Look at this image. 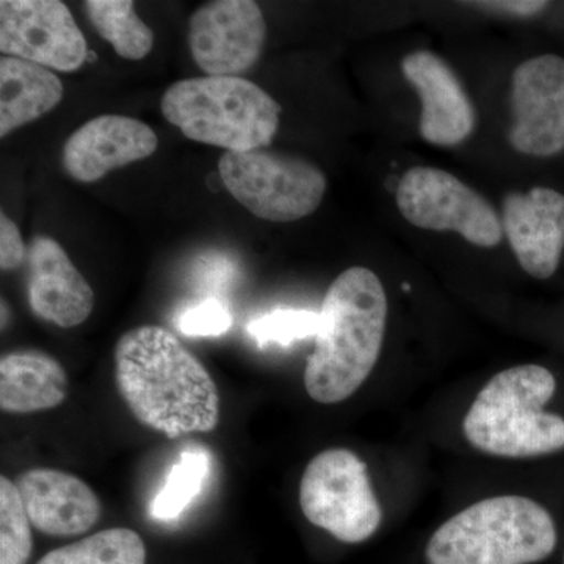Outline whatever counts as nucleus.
Wrapping results in <instances>:
<instances>
[{"mask_svg": "<svg viewBox=\"0 0 564 564\" xmlns=\"http://www.w3.org/2000/svg\"><path fill=\"white\" fill-rule=\"evenodd\" d=\"M477 6L485 7L488 10L503 11V13L514 14V17H533L540 13L547 2H534V0H511V2H480Z\"/></svg>", "mask_w": 564, "mask_h": 564, "instance_id": "26", "label": "nucleus"}, {"mask_svg": "<svg viewBox=\"0 0 564 564\" xmlns=\"http://www.w3.org/2000/svg\"><path fill=\"white\" fill-rule=\"evenodd\" d=\"M510 143L533 158H551L564 150V58L540 55L513 73Z\"/></svg>", "mask_w": 564, "mask_h": 564, "instance_id": "11", "label": "nucleus"}, {"mask_svg": "<svg viewBox=\"0 0 564 564\" xmlns=\"http://www.w3.org/2000/svg\"><path fill=\"white\" fill-rule=\"evenodd\" d=\"M32 525L50 536L87 533L98 524L102 505L90 486L76 475L40 467L14 481Z\"/></svg>", "mask_w": 564, "mask_h": 564, "instance_id": "16", "label": "nucleus"}, {"mask_svg": "<svg viewBox=\"0 0 564 564\" xmlns=\"http://www.w3.org/2000/svg\"><path fill=\"white\" fill-rule=\"evenodd\" d=\"M307 521L343 543L369 540L383 519L366 463L347 448H329L311 459L300 484Z\"/></svg>", "mask_w": 564, "mask_h": 564, "instance_id": "7", "label": "nucleus"}, {"mask_svg": "<svg viewBox=\"0 0 564 564\" xmlns=\"http://www.w3.org/2000/svg\"><path fill=\"white\" fill-rule=\"evenodd\" d=\"M551 370L534 364L497 373L464 417L467 441L502 458H532L564 448V419L545 413L555 393Z\"/></svg>", "mask_w": 564, "mask_h": 564, "instance_id": "3", "label": "nucleus"}, {"mask_svg": "<svg viewBox=\"0 0 564 564\" xmlns=\"http://www.w3.org/2000/svg\"><path fill=\"white\" fill-rule=\"evenodd\" d=\"M321 329V314L293 307H278L272 313L261 315L248 323V336L259 347L270 344L289 347L296 340L315 337Z\"/></svg>", "mask_w": 564, "mask_h": 564, "instance_id": "23", "label": "nucleus"}, {"mask_svg": "<svg viewBox=\"0 0 564 564\" xmlns=\"http://www.w3.org/2000/svg\"><path fill=\"white\" fill-rule=\"evenodd\" d=\"M158 147V135L143 121L102 115L85 122L69 137L63 150V165L73 180L88 184L150 158Z\"/></svg>", "mask_w": 564, "mask_h": 564, "instance_id": "14", "label": "nucleus"}, {"mask_svg": "<svg viewBox=\"0 0 564 564\" xmlns=\"http://www.w3.org/2000/svg\"><path fill=\"white\" fill-rule=\"evenodd\" d=\"M28 252L17 223L6 214L0 215V269L13 272L24 262Z\"/></svg>", "mask_w": 564, "mask_h": 564, "instance_id": "25", "label": "nucleus"}, {"mask_svg": "<svg viewBox=\"0 0 564 564\" xmlns=\"http://www.w3.org/2000/svg\"><path fill=\"white\" fill-rule=\"evenodd\" d=\"M32 522L14 481L0 477V564H28L33 551Z\"/></svg>", "mask_w": 564, "mask_h": 564, "instance_id": "22", "label": "nucleus"}, {"mask_svg": "<svg viewBox=\"0 0 564 564\" xmlns=\"http://www.w3.org/2000/svg\"><path fill=\"white\" fill-rule=\"evenodd\" d=\"M267 39L262 10L252 0H217L193 13L188 44L207 76H232L252 68Z\"/></svg>", "mask_w": 564, "mask_h": 564, "instance_id": "10", "label": "nucleus"}, {"mask_svg": "<svg viewBox=\"0 0 564 564\" xmlns=\"http://www.w3.org/2000/svg\"><path fill=\"white\" fill-rule=\"evenodd\" d=\"M318 314L304 388L315 402H344L361 388L383 347L388 299L380 278L366 267L345 270L329 285Z\"/></svg>", "mask_w": 564, "mask_h": 564, "instance_id": "2", "label": "nucleus"}, {"mask_svg": "<svg viewBox=\"0 0 564 564\" xmlns=\"http://www.w3.org/2000/svg\"><path fill=\"white\" fill-rule=\"evenodd\" d=\"M0 52L47 69L74 73L87 61L88 47L61 0H2Z\"/></svg>", "mask_w": 564, "mask_h": 564, "instance_id": "9", "label": "nucleus"}, {"mask_svg": "<svg viewBox=\"0 0 564 564\" xmlns=\"http://www.w3.org/2000/svg\"><path fill=\"white\" fill-rule=\"evenodd\" d=\"M115 380L133 417L170 440L214 432L220 422L214 378L162 326L144 325L122 334L115 347Z\"/></svg>", "mask_w": 564, "mask_h": 564, "instance_id": "1", "label": "nucleus"}, {"mask_svg": "<svg viewBox=\"0 0 564 564\" xmlns=\"http://www.w3.org/2000/svg\"><path fill=\"white\" fill-rule=\"evenodd\" d=\"M210 469V456L202 447L182 452L173 464L161 491L152 500L150 513L158 521H173L202 492Z\"/></svg>", "mask_w": 564, "mask_h": 564, "instance_id": "21", "label": "nucleus"}, {"mask_svg": "<svg viewBox=\"0 0 564 564\" xmlns=\"http://www.w3.org/2000/svg\"><path fill=\"white\" fill-rule=\"evenodd\" d=\"M556 529L532 499L480 500L444 522L425 549L429 564H533L554 552Z\"/></svg>", "mask_w": 564, "mask_h": 564, "instance_id": "4", "label": "nucleus"}, {"mask_svg": "<svg viewBox=\"0 0 564 564\" xmlns=\"http://www.w3.org/2000/svg\"><path fill=\"white\" fill-rule=\"evenodd\" d=\"M28 302L40 321L74 328L90 317L95 292L57 240L36 236L29 245Z\"/></svg>", "mask_w": 564, "mask_h": 564, "instance_id": "13", "label": "nucleus"}, {"mask_svg": "<svg viewBox=\"0 0 564 564\" xmlns=\"http://www.w3.org/2000/svg\"><path fill=\"white\" fill-rule=\"evenodd\" d=\"M69 392L65 367L47 352L17 350L0 359V410L35 414L54 410Z\"/></svg>", "mask_w": 564, "mask_h": 564, "instance_id": "17", "label": "nucleus"}, {"mask_svg": "<svg viewBox=\"0 0 564 564\" xmlns=\"http://www.w3.org/2000/svg\"><path fill=\"white\" fill-rule=\"evenodd\" d=\"M84 9L96 32L120 57L137 62L150 54L154 32L140 20L131 0H87Z\"/></svg>", "mask_w": 564, "mask_h": 564, "instance_id": "19", "label": "nucleus"}, {"mask_svg": "<svg viewBox=\"0 0 564 564\" xmlns=\"http://www.w3.org/2000/svg\"><path fill=\"white\" fill-rule=\"evenodd\" d=\"M36 564H147V545L131 529L102 530L54 549Z\"/></svg>", "mask_w": 564, "mask_h": 564, "instance_id": "20", "label": "nucleus"}, {"mask_svg": "<svg viewBox=\"0 0 564 564\" xmlns=\"http://www.w3.org/2000/svg\"><path fill=\"white\" fill-rule=\"evenodd\" d=\"M563 564H564V556H563Z\"/></svg>", "mask_w": 564, "mask_h": 564, "instance_id": "27", "label": "nucleus"}, {"mask_svg": "<svg viewBox=\"0 0 564 564\" xmlns=\"http://www.w3.org/2000/svg\"><path fill=\"white\" fill-rule=\"evenodd\" d=\"M502 228L522 269L547 280L564 250V195L545 187L510 193L503 199Z\"/></svg>", "mask_w": 564, "mask_h": 564, "instance_id": "12", "label": "nucleus"}, {"mask_svg": "<svg viewBox=\"0 0 564 564\" xmlns=\"http://www.w3.org/2000/svg\"><path fill=\"white\" fill-rule=\"evenodd\" d=\"M406 80L422 101L421 135L437 147H455L474 131V104L454 69L429 51L408 54L402 62Z\"/></svg>", "mask_w": 564, "mask_h": 564, "instance_id": "15", "label": "nucleus"}, {"mask_svg": "<svg viewBox=\"0 0 564 564\" xmlns=\"http://www.w3.org/2000/svg\"><path fill=\"white\" fill-rule=\"evenodd\" d=\"M62 80L52 70L21 58H0V137L54 110L63 99Z\"/></svg>", "mask_w": 564, "mask_h": 564, "instance_id": "18", "label": "nucleus"}, {"mask_svg": "<svg viewBox=\"0 0 564 564\" xmlns=\"http://www.w3.org/2000/svg\"><path fill=\"white\" fill-rule=\"evenodd\" d=\"M395 198L400 214L415 228L458 232L481 248L502 242V220L491 204L444 170H408L397 185Z\"/></svg>", "mask_w": 564, "mask_h": 564, "instance_id": "8", "label": "nucleus"}, {"mask_svg": "<svg viewBox=\"0 0 564 564\" xmlns=\"http://www.w3.org/2000/svg\"><path fill=\"white\" fill-rule=\"evenodd\" d=\"M234 317L221 300L207 299L182 311L177 329L188 337H218L231 329Z\"/></svg>", "mask_w": 564, "mask_h": 564, "instance_id": "24", "label": "nucleus"}, {"mask_svg": "<svg viewBox=\"0 0 564 564\" xmlns=\"http://www.w3.org/2000/svg\"><path fill=\"white\" fill-rule=\"evenodd\" d=\"M161 109L187 139L231 152L262 150L280 128V104L242 77L176 82L163 95Z\"/></svg>", "mask_w": 564, "mask_h": 564, "instance_id": "5", "label": "nucleus"}, {"mask_svg": "<svg viewBox=\"0 0 564 564\" xmlns=\"http://www.w3.org/2000/svg\"><path fill=\"white\" fill-rule=\"evenodd\" d=\"M218 170L234 198L267 221L307 217L321 206L326 192V177L318 166L280 152L226 151Z\"/></svg>", "mask_w": 564, "mask_h": 564, "instance_id": "6", "label": "nucleus"}]
</instances>
